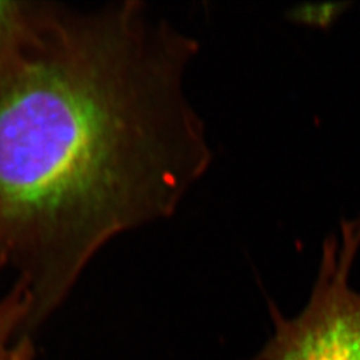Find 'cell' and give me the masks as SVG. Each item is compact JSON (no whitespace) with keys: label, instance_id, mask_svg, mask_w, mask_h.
Segmentation results:
<instances>
[{"label":"cell","instance_id":"obj_1","mask_svg":"<svg viewBox=\"0 0 360 360\" xmlns=\"http://www.w3.org/2000/svg\"><path fill=\"white\" fill-rule=\"evenodd\" d=\"M198 43L139 1L43 3L0 55V274L53 309L117 236L171 217L211 163Z\"/></svg>","mask_w":360,"mask_h":360},{"label":"cell","instance_id":"obj_2","mask_svg":"<svg viewBox=\"0 0 360 360\" xmlns=\"http://www.w3.org/2000/svg\"><path fill=\"white\" fill-rule=\"evenodd\" d=\"M342 240L326 238L306 307L287 318L269 300L274 333L252 360H360V292L349 274L360 248V218L342 220Z\"/></svg>","mask_w":360,"mask_h":360},{"label":"cell","instance_id":"obj_3","mask_svg":"<svg viewBox=\"0 0 360 360\" xmlns=\"http://www.w3.org/2000/svg\"><path fill=\"white\" fill-rule=\"evenodd\" d=\"M32 319V302L26 291L13 284L0 297V360H15L26 342L11 345L13 335L23 323Z\"/></svg>","mask_w":360,"mask_h":360},{"label":"cell","instance_id":"obj_4","mask_svg":"<svg viewBox=\"0 0 360 360\" xmlns=\"http://www.w3.org/2000/svg\"><path fill=\"white\" fill-rule=\"evenodd\" d=\"M41 4V1L0 0V55L26 34Z\"/></svg>","mask_w":360,"mask_h":360},{"label":"cell","instance_id":"obj_5","mask_svg":"<svg viewBox=\"0 0 360 360\" xmlns=\"http://www.w3.org/2000/svg\"><path fill=\"white\" fill-rule=\"evenodd\" d=\"M349 6L351 3L348 1L300 4L287 10L285 16L288 20L297 25L328 30Z\"/></svg>","mask_w":360,"mask_h":360},{"label":"cell","instance_id":"obj_6","mask_svg":"<svg viewBox=\"0 0 360 360\" xmlns=\"http://www.w3.org/2000/svg\"><path fill=\"white\" fill-rule=\"evenodd\" d=\"M16 360H31V349H30V348L23 349V351L19 354V356L16 358Z\"/></svg>","mask_w":360,"mask_h":360}]
</instances>
